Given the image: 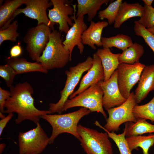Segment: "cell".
<instances>
[{
	"mask_svg": "<svg viewBox=\"0 0 154 154\" xmlns=\"http://www.w3.org/2000/svg\"><path fill=\"white\" fill-rule=\"evenodd\" d=\"M122 2V0H117L110 3L105 9L99 12V18L101 20L107 19L110 25L114 24Z\"/></svg>",
	"mask_w": 154,
	"mask_h": 154,
	"instance_id": "cell-29",
	"label": "cell"
},
{
	"mask_svg": "<svg viewBox=\"0 0 154 154\" xmlns=\"http://www.w3.org/2000/svg\"><path fill=\"white\" fill-rule=\"evenodd\" d=\"M152 91H154V64L146 66L141 73L134 93L136 103H140Z\"/></svg>",
	"mask_w": 154,
	"mask_h": 154,
	"instance_id": "cell-16",
	"label": "cell"
},
{
	"mask_svg": "<svg viewBox=\"0 0 154 154\" xmlns=\"http://www.w3.org/2000/svg\"><path fill=\"white\" fill-rule=\"evenodd\" d=\"M71 60L70 52L64 48L60 32L52 30L49 41L37 62L48 71L63 68Z\"/></svg>",
	"mask_w": 154,
	"mask_h": 154,
	"instance_id": "cell-3",
	"label": "cell"
},
{
	"mask_svg": "<svg viewBox=\"0 0 154 154\" xmlns=\"http://www.w3.org/2000/svg\"><path fill=\"white\" fill-rule=\"evenodd\" d=\"M109 0H77L76 17L87 14V20L91 22L96 16L97 11L103 4H107Z\"/></svg>",
	"mask_w": 154,
	"mask_h": 154,
	"instance_id": "cell-21",
	"label": "cell"
},
{
	"mask_svg": "<svg viewBox=\"0 0 154 154\" xmlns=\"http://www.w3.org/2000/svg\"><path fill=\"white\" fill-rule=\"evenodd\" d=\"M17 74L15 70L7 64L0 66V76L4 80L7 86L10 87L12 86Z\"/></svg>",
	"mask_w": 154,
	"mask_h": 154,
	"instance_id": "cell-33",
	"label": "cell"
},
{
	"mask_svg": "<svg viewBox=\"0 0 154 154\" xmlns=\"http://www.w3.org/2000/svg\"><path fill=\"white\" fill-rule=\"evenodd\" d=\"M126 139L131 151L134 149L138 150L139 147L142 149L143 154H149V148L154 144V134L153 133L147 136H131Z\"/></svg>",
	"mask_w": 154,
	"mask_h": 154,
	"instance_id": "cell-25",
	"label": "cell"
},
{
	"mask_svg": "<svg viewBox=\"0 0 154 154\" xmlns=\"http://www.w3.org/2000/svg\"><path fill=\"white\" fill-rule=\"evenodd\" d=\"M13 113H11L4 118L0 120V135L1 136L3 132L4 128L6 126L8 122L13 116Z\"/></svg>",
	"mask_w": 154,
	"mask_h": 154,
	"instance_id": "cell-36",
	"label": "cell"
},
{
	"mask_svg": "<svg viewBox=\"0 0 154 154\" xmlns=\"http://www.w3.org/2000/svg\"><path fill=\"white\" fill-rule=\"evenodd\" d=\"M143 10V6L139 3L122 2L114 23V28H119L123 23L131 18L137 17H141Z\"/></svg>",
	"mask_w": 154,
	"mask_h": 154,
	"instance_id": "cell-18",
	"label": "cell"
},
{
	"mask_svg": "<svg viewBox=\"0 0 154 154\" xmlns=\"http://www.w3.org/2000/svg\"><path fill=\"white\" fill-rule=\"evenodd\" d=\"M142 1L144 3V5L147 6H151L152 3H153V0H142Z\"/></svg>",
	"mask_w": 154,
	"mask_h": 154,
	"instance_id": "cell-37",
	"label": "cell"
},
{
	"mask_svg": "<svg viewBox=\"0 0 154 154\" xmlns=\"http://www.w3.org/2000/svg\"></svg>",
	"mask_w": 154,
	"mask_h": 154,
	"instance_id": "cell-41",
	"label": "cell"
},
{
	"mask_svg": "<svg viewBox=\"0 0 154 154\" xmlns=\"http://www.w3.org/2000/svg\"><path fill=\"white\" fill-rule=\"evenodd\" d=\"M27 0H6L0 6V30L6 28L13 20V15L18 8L25 4Z\"/></svg>",
	"mask_w": 154,
	"mask_h": 154,
	"instance_id": "cell-20",
	"label": "cell"
},
{
	"mask_svg": "<svg viewBox=\"0 0 154 154\" xmlns=\"http://www.w3.org/2000/svg\"><path fill=\"white\" fill-rule=\"evenodd\" d=\"M91 112L83 107L74 112L64 114H46L41 117L47 121L52 128L51 135L49 137V144L53 143L60 134L67 133L72 135L79 140L80 137L77 131L78 124L84 116Z\"/></svg>",
	"mask_w": 154,
	"mask_h": 154,
	"instance_id": "cell-2",
	"label": "cell"
},
{
	"mask_svg": "<svg viewBox=\"0 0 154 154\" xmlns=\"http://www.w3.org/2000/svg\"><path fill=\"white\" fill-rule=\"evenodd\" d=\"M80 145L86 154H113L112 144L106 132L78 125Z\"/></svg>",
	"mask_w": 154,
	"mask_h": 154,
	"instance_id": "cell-4",
	"label": "cell"
},
{
	"mask_svg": "<svg viewBox=\"0 0 154 154\" xmlns=\"http://www.w3.org/2000/svg\"><path fill=\"white\" fill-rule=\"evenodd\" d=\"M0 117L1 119H3L4 118L5 116L3 114V113H2L0 112Z\"/></svg>",
	"mask_w": 154,
	"mask_h": 154,
	"instance_id": "cell-40",
	"label": "cell"
},
{
	"mask_svg": "<svg viewBox=\"0 0 154 154\" xmlns=\"http://www.w3.org/2000/svg\"><path fill=\"white\" fill-rule=\"evenodd\" d=\"M103 91L98 84H94L74 98L68 100L65 103L62 112L76 107L86 108L91 112L100 113L106 119L107 115L102 105Z\"/></svg>",
	"mask_w": 154,
	"mask_h": 154,
	"instance_id": "cell-6",
	"label": "cell"
},
{
	"mask_svg": "<svg viewBox=\"0 0 154 154\" xmlns=\"http://www.w3.org/2000/svg\"><path fill=\"white\" fill-rule=\"evenodd\" d=\"M142 17L137 21L146 29L154 26V8L144 5Z\"/></svg>",
	"mask_w": 154,
	"mask_h": 154,
	"instance_id": "cell-32",
	"label": "cell"
},
{
	"mask_svg": "<svg viewBox=\"0 0 154 154\" xmlns=\"http://www.w3.org/2000/svg\"><path fill=\"white\" fill-rule=\"evenodd\" d=\"M118 58L119 64L122 63L133 64L139 62V60L144 53L143 46L135 42L122 51Z\"/></svg>",
	"mask_w": 154,
	"mask_h": 154,
	"instance_id": "cell-24",
	"label": "cell"
},
{
	"mask_svg": "<svg viewBox=\"0 0 154 154\" xmlns=\"http://www.w3.org/2000/svg\"><path fill=\"white\" fill-rule=\"evenodd\" d=\"M145 65L139 62L133 64H119L117 70V82L121 94L125 98L129 96L130 91L139 81Z\"/></svg>",
	"mask_w": 154,
	"mask_h": 154,
	"instance_id": "cell-10",
	"label": "cell"
},
{
	"mask_svg": "<svg viewBox=\"0 0 154 154\" xmlns=\"http://www.w3.org/2000/svg\"><path fill=\"white\" fill-rule=\"evenodd\" d=\"M52 30L44 24L29 29L23 38L26 49L31 59L37 62L41 56L49 39Z\"/></svg>",
	"mask_w": 154,
	"mask_h": 154,
	"instance_id": "cell-9",
	"label": "cell"
},
{
	"mask_svg": "<svg viewBox=\"0 0 154 154\" xmlns=\"http://www.w3.org/2000/svg\"><path fill=\"white\" fill-rule=\"evenodd\" d=\"M72 1L68 0H51L53 5L52 8L48 9V17L52 23H58L60 32L66 34L69 29V26L74 24L69 17L73 15L76 9V5L71 4Z\"/></svg>",
	"mask_w": 154,
	"mask_h": 154,
	"instance_id": "cell-11",
	"label": "cell"
},
{
	"mask_svg": "<svg viewBox=\"0 0 154 154\" xmlns=\"http://www.w3.org/2000/svg\"><path fill=\"white\" fill-rule=\"evenodd\" d=\"M101 59L103 67L104 77V81L108 80L119 64L118 58L121 53L114 54L110 48L98 49L96 52Z\"/></svg>",
	"mask_w": 154,
	"mask_h": 154,
	"instance_id": "cell-19",
	"label": "cell"
},
{
	"mask_svg": "<svg viewBox=\"0 0 154 154\" xmlns=\"http://www.w3.org/2000/svg\"><path fill=\"white\" fill-rule=\"evenodd\" d=\"M18 23L17 20L13 21L6 29L0 30V45L5 41L9 40L15 42L19 35L17 30Z\"/></svg>",
	"mask_w": 154,
	"mask_h": 154,
	"instance_id": "cell-30",
	"label": "cell"
},
{
	"mask_svg": "<svg viewBox=\"0 0 154 154\" xmlns=\"http://www.w3.org/2000/svg\"><path fill=\"white\" fill-rule=\"evenodd\" d=\"M117 75L116 69L108 80L98 83L103 92L102 105L106 110L121 105L127 100L120 92L117 82Z\"/></svg>",
	"mask_w": 154,
	"mask_h": 154,
	"instance_id": "cell-13",
	"label": "cell"
},
{
	"mask_svg": "<svg viewBox=\"0 0 154 154\" xmlns=\"http://www.w3.org/2000/svg\"><path fill=\"white\" fill-rule=\"evenodd\" d=\"M94 124L96 126L103 129L108 135L109 138L112 139L117 145L120 154H132L127 142L125 138V133L123 131L120 134H117L114 131L109 132L102 126L97 121Z\"/></svg>",
	"mask_w": 154,
	"mask_h": 154,
	"instance_id": "cell-27",
	"label": "cell"
},
{
	"mask_svg": "<svg viewBox=\"0 0 154 154\" xmlns=\"http://www.w3.org/2000/svg\"><path fill=\"white\" fill-rule=\"evenodd\" d=\"M133 112L136 119L141 118L154 121V96L147 103L143 105H135Z\"/></svg>",
	"mask_w": 154,
	"mask_h": 154,
	"instance_id": "cell-28",
	"label": "cell"
},
{
	"mask_svg": "<svg viewBox=\"0 0 154 154\" xmlns=\"http://www.w3.org/2000/svg\"><path fill=\"white\" fill-rule=\"evenodd\" d=\"M92 66L82 79L79 86L77 90L70 96L72 99L82 93L91 86L104 81V70L100 59L96 52L93 55Z\"/></svg>",
	"mask_w": 154,
	"mask_h": 154,
	"instance_id": "cell-15",
	"label": "cell"
},
{
	"mask_svg": "<svg viewBox=\"0 0 154 154\" xmlns=\"http://www.w3.org/2000/svg\"><path fill=\"white\" fill-rule=\"evenodd\" d=\"M25 4V7L19 8L16 11L13 19L19 14L23 13L26 16L37 20V25L44 24L52 30L54 29L55 24L50 21L46 13L47 9L52 5L51 1L49 2L48 0H27Z\"/></svg>",
	"mask_w": 154,
	"mask_h": 154,
	"instance_id": "cell-12",
	"label": "cell"
},
{
	"mask_svg": "<svg viewBox=\"0 0 154 154\" xmlns=\"http://www.w3.org/2000/svg\"><path fill=\"white\" fill-rule=\"evenodd\" d=\"M10 92L11 95L5 102L6 110L3 113H16L18 116L15 122L17 124L29 120L37 124L42 116L52 113L49 110H40L36 108L32 96L33 90L28 82L12 85L10 87Z\"/></svg>",
	"mask_w": 154,
	"mask_h": 154,
	"instance_id": "cell-1",
	"label": "cell"
},
{
	"mask_svg": "<svg viewBox=\"0 0 154 154\" xmlns=\"http://www.w3.org/2000/svg\"><path fill=\"white\" fill-rule=\"evenodd\" d=\"M22 49L19 43L13 46L11 49L10 51V58H17L22 53Z\"/></svg>",
	"mask_w": 154,
	"mask_h": 154,
	"instance_id": "cell-35",
	"label": "cell"
},
{
	"mask_svg": "<svg viewBox=\"0 0 154 154\" xmlns=\"http://www.w3.org/2000/svg\"><path fill=\"white\" fill-rule=\"evenodd\" d=\"M125 126L123 130L126 137L154 133V125L149 123L144 119L137 118L135 122H126Z\"/></svg>",
	"mask_w": 154,
	"mask_h": 154,
	"instance_id": "cell-23",
	"label": "cell"
},
{
	"mask_svg": "<svg viewBox=\"0 0 154 154\" xmlns=\"http://www.w3.org/2000/svg\"><path fill=\"white\" fill-rule=\"evenodd\" d=\"M147 29L151 33L154 35V26Z\"/></svg>",
	"mask_w": 154,
	"mask_h": 154,
	"instance_id": "cell-39",
	"label": "cell"
},
{
	"mask_svg": "<svg viewBox=\"0 0 154 154\" xmlns=\"http://www.w3.org/2000/svg\"><path fill=\"white\" fill-rule=\"evenodd\" d=\"M76 12L75 9L73 15L70 17L74 23L69 29L66 34L65 39L63 41L64 48L70 52L71 60L72 51L75 46H77L80 54L83 53L84 46L82 42V35L87 28L84 21V16L76 17Z\"/></svg>",
	"mask_w": 154,
	"mask_h": 154,
	"instance_id": "cell-14",
	"label": "cell"
},
{
	"mask_svg": "<svg viewBox=\"0 0 154 154\" xmlns=\"http://www.w3.org/2000/svg\"><path fill=\"white\" fill-rule=\"evenodd\" d=\"M101 42L103 48L115 47L122 51L133 44L130 36L123 34H118L116 36L109 37H102Z\"/></svg>",
	"mask_w": 154,
	"mask_h": 154,
	"instance_id": "cell-26",
	"label": "cell"
},
{
	"mask_svg": "<svg viewBox=\"0 0 154 154\" xmlns=\"http://www.w3.org/2000/svg\"><path fill=\"white\" fill-rule=\"evenodd\" d=\"M109 25L106 21H99L96 23L91 21L89 27L82 35L83 44L88 45L94 50L96 49L95 45L98 47L102 46V32L103 29Z\"/></svg>",
	"mask_w": 154,
	"mask_h": 154,
	"instance_id": "cell-17",
	"label": "cell"
},
{
	"mask_svg": "<svg viewBox=\"0 0 154 154\" xmlns=\"http://www.w3.org/2000/svg\"><path fill=\"white\" fill-rule=\"evenodd\" d=\"M7 64L16 71L17 74L33 72H38L46 74L48 70H46L40 63L32 62L25 58H9Z\"/></svg>",
	"mask_w": 154,
	"mask_h": 154,
	"instance_id": "cell-22",
	"label": "cell"
},
{
	"mask_svg": "<svg viewBox=\"0 0 154 154\" xmlns=\"http://www.w3.org/2000/svg\"><path fill=\"white\" fill-rule=\"evenodd\" d=\"M0 153L1 154L2 153L3 151L5 148V145L4 143H1L0 144Z\"/></svg>",
	"mask_w": 154,
	"mask_h": 154,
	"instance_id": "cell-38",
	"label": "cell"
},
{
	"mask_svg": "<svg viewBox=\"0 0 154 154\" xmlns=\"http://www.w3.org/2000/svg\"><path fill=\"white\" fill-rule=\"evenodd\" d=\"M10 91L4 90L0 87V110L3 113L5 111L4 105L6 101L10 97Z\"/></svg>",
	"mask_w": 154,
	"mask_h": 154,
	"instance_id": "cell-34",
	"label": "cell"
},
{
	"mask_svg": "<svg viewBox=\"0 0 154 154\" xmlns=\"http://www.w3.org/2000/svg\"><path fill=\"white\" fill-rule=\"evenodd\" d=\"M93 62V58L89 56L84 61L70 67L68 70L65 71L66 79L64 88L60 92V98L56 103L49 104V110L52 113L56 112L60 114L62 112L65 103L73 92L83 73L91 68Z\"/></svg>",
	"mask_w": 154,
	"mask_h": 154,
	"instance_id": "cell-5",
	"label": "cell"
},
{
	"mask_svg": "<svg viewBox=\"0 0 154 154\" xmlns=\"http://www.w3.org/2000/svg\"><path fill=\"white\" fill-rule=\"evenodd\" d=\"M137 105L134 98V93L131 92L126 101L121 105L107 111L108 117L104 127L109 132L117 131L122 123L129 121L135 122L137 119L133 115V109Z\"/></svg>",
	"mask_w": 154,
	"mask_h": 154,
	"instance_id": "cell-8",
	"label": "cell"
},
{
	"mask_svg": "<svg viewBox=\"0 0 154 154\" xmlns=\"http://www.w3.org/2000/svg\"><path fill=\"white\" fill-rule=\"evenodd\" d=\"M49 137L39 123L34 128L18 135L19 154H40L49 144Z\"/></svg>",
	"mask_w": 154,
	"mask_h": 154,
	"instance_id": "cell-7",
	"label": "cell"
},
{
	"mask_svg": "<svg viewBox=\"0 0 154 154\" xmlns=\"http://www.w3.org/2000/svg\"><path fill=\"white\" fill-rule=\"evenodd\" d=\"M133 29L135 35L141 37L154 52V35L140 24L137 21L134 22Z\"/></svg>",
	"mask_w": 154,
	"mask_h": 154,
	"instance_id": "cell-31",
	"label": "cell"
}]
</instances>
